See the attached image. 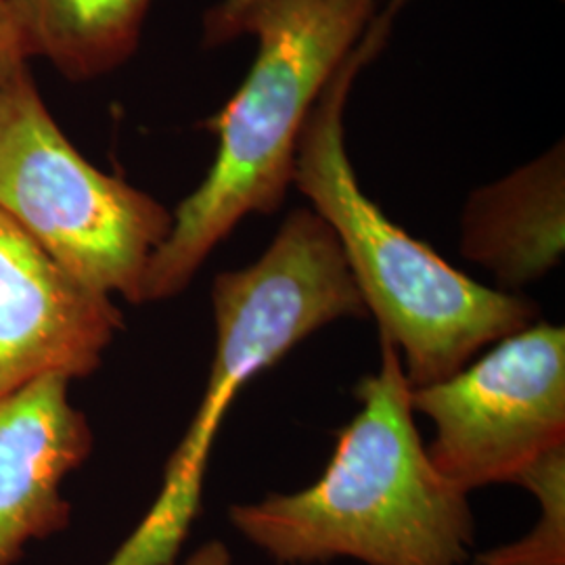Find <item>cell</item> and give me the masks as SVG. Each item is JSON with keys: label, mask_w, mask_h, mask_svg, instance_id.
<instances>
[{"label": "cell", "mask_w": 565, "mask_h": 565, "mask_svg": "<svg viewBox=\"0 0 565 565\" xmlns=\"http://www.w3.org/2000/svg\"><path fill=\"white\" fill-rule=\"evenodd\" d=\"M408 2L387 0L327 84L298 142L294 186L333 231L380 338L396 345L411 390H422L463 371L486 345L536 323L539 306L469 279L392 223L356 179L345 147L348 97Z\"/></svg>", "instance_id": "obj_1"}, {"label": "cell", "mask_w": 565, "mask_h": 565, "mask_svg": "<svg viewBox=\"0 0 565 565\" xmlns=\"http://www.w3.org/2000/svg\"><path fill=\"white\" fill-rule=\"evenodd\" d=\"M380 342L382 364L356 385L361 408L340 431L321 480L228 511L231 524L279 564L350 557L366 565H463L469 557L467 494L434 469L398 350Z\"/></svg>", "instance_id": "obj_2"}, {"label": "cell", "mask_w": 565, "mask_h": 565, "mask_svg": "<svg viewBox=\"0 0 565 565\" xmlns=\"http://www.w3.org/2000/svg\"><path fill=\"white\" fill-rule=\"evenodd\" d=\"M380 9V0H264L245 18L242 36L256 39V57L237 93L202 121L218 139L216 158L172 212L145 270L142 303L179 296L249 214L281 207L306 120Z\"/></svg>", "instance_id": "obj_3"}, {"label": "cell", "mask_w": 565, "mask_h": 565, "mask_svg": "<svg viewBox=\"0 0 565 565\" xmlns=\"http://www.w3.org/2000/svg\"><path fill=\"white\" fill-rule=\"evenodd\" d=\"M212 303L216 350L207 390L166 465L156 503L105 565L174 564L202 509L216 434L243 385L327 324L369 315L333 231L310 207L282 221L256 263L216 275Z\"/></svg>", "instance_id": "obj_4"}, {"label": "cell", "mask_w": 565, "mask_h": 565, "mask_svg": "<svg viewBox=\"0 0 565 565\" xmlns=\"http://www.w3.org/2000/svg\"><path fill=\"white\" fill-rule=\"evenodd\" d=\"M0 212L78 281L130 303L172 228L166 205L72 145L28 67L0 86Z\"/></svg>", "instance_id": "obj_5"}, {"label": "cell", "mask_w": 565, "mask_h": 565, "mask_svg": "<svg viewBox=\"0 0 565 565\" xmlns=\"http://www.w3.org/2000/svg\"><path fill=\"white\" fill-rule=\"evenodd\" d=\"M411 403L434 424L425 452L448 484L463 494L522 484L565 450L564 327L536 321L457 375L413 390Z\"/></svg>", "instance_id": "obj_6"}, {"label": "cell", "mask_w": 565, "mask_h": 565, "mask_svg": "<svg viewBox=\"0 0 565 565\" xmlns=\"http://www.w3.org/2000/svg\"><path fill=\"white\" fill-rule=\"evenodd\" d=\"M121 324L111 296L70 275L0 212V401L46 375L88 377Z\"/></svg>", "instance_id": "obj_7"}, {"label": "cell", "mask_w": 565, "mask_h": 565, "mask_svg": "<svg viewBox=\"0 0 565 565\" xmlns=\"http://www.w3.org/2000/svg\"><path fill=\"white\" fill-rule=\"evenodd\" d=\"M67 387V377L46 375L0 401V565L15 564L30 541L70 524L61 482L95 440Z\"/></svg>", "instance_id": "obj_8"}, {"label": "cell", "mask_w": 565, "mask_h": 565, "mask_svg": "<svg viewBox=\"0 0 565 565\" xmlns=\"http://www.w3.org/2000/svg\"><path fill=\"white\" fill-rule=\"evenodd\" d=\"M459 231L465 260L484 266L503 291L548 275L565 249L564 141L471 191Z\"/></svg>", "instance_id": "obj_9"}, {"label": "cell", "mask_w": 565, "mask_h": 565, "mask_svg": "<svg viewBox=\"0 0 565 565\" xmlns=\"http://www.w3.org/2000/svg\"><path fill=\"white\" fill-rule=\"evenodd\" d=\"M153 0H7L28 60L90 82L120 70L141 44Z\"/></svg>", "instance_id": "obj_10"}, {"label": "cell", "mask_w": 565, "mask_h": 565, "mask_svg": "<svg viewBox=\"0 0 565 565\" xmlns=\"http://www.w3.org/2000/svg\"><path fill=\"white\" fill-rule=\"evenodd\" d=\"M520 486L539 499V524L522 541L482 553L478 565H565V450L536 465Z\"/></svg>", "instance_id": "obj_11"}, {"label": "cell", "mask_w": 565, "mask_h": 565, "mask_svg": "<svg viewBox=\"0 0 565 565\" xmlns=\"http://www.w3.org/2000/svg\"><path fill=\"white\" fill-rule=\"evenodd\" d=\"M264 0H221L203 15V46L216 49L242 39L245 18Z\"/></svg>", "instance_id": "obj_12"}, {"label": "cell", "mask_w": 565, "mask_h": 565, "mask_svg": "<svg viewBox=\"0 0 565 565\" xmlns=\"http://www.w3.org/2000/svg\"><path fill=\"white\" fill-rule=\"evenodd\" d=\"M28 61L9 4L7 0H0V86L21 74L28 67Z\"/></svg>", "instance_id": "obj_13"}, {"label": "cell", "mask_w": 565, "mask_h": 565, "mask_svg": "<svg viewBox=\"0 0 565 565\" xmlns=\"http://www.w3.org/2000/svg\"><path fill=\"white\" fill-rule=\"evenodd\" d=\"M184 565H233V559H231V553L226 545L218 541H212V543L203 545L202 548H198Z\"/></svg>", "instance_id": "obj_14"}]
</instances>
